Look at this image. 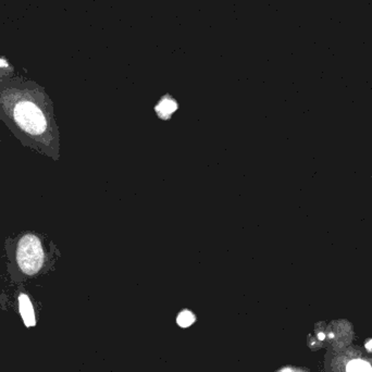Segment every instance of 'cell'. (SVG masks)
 <instances>
[{
    "label": "cell",
    "mask_w": 372,
    "mask_h": 372,
    "mask_svg": "<svg viewBox=\"0 0 372 372\" xmlns=\"http://www.w3.org/2000/svg\"><path fill=\"white\" fill-rule=\"evenodd\" d=\"M0 119L23 145L58 160L59 131L44 92L22 85L0 87Z\"/></svg>",
    "instance_id": "1"
},
{
    "label": "cell",
    "mask_w": 372,
    "mask_h": 372,
    "mask_svg": "<svg viewBox=\"0 0 372 372\" xmlns=\"http://www.w3.org/2000/svg\"><path fill=\"white\" fill-rule=\"evenodd\" d=\"M12 260L17 271L26 278L39 274L49 263L44 242L39 235L25 232L19 236L13 246Z\"/></svg>",
    "instance_id": "2"
},
{
    "label": "cell",
    "mask_w": 372,
    "mask_h": 372,
    "mask_svg": "<svg viewBox=\"0 0 372 372\" xmlns=\"http://www.w3.org/2000/svg\"><path fill=\"white\" fill-rule=\"evenodd\" d=\"M181 105L179 100L171 94H165L159 97L154 105V113L158 120L162 122H169L180 110Z\"/></svg>",
    "instance_id": "3"
},
{
    "label": "cell",
    "mask_w": 372,
    "mask_h": 372,
    "mask_svg": "<svg viewBox=\"0 0 372 372\" xmlns=\"http://www.w3.org/2000/svg\"><path fill=\"white\" fill-rule=\"evenodd\" d=\"M18 303H19V314L22 318L24 326L29 329L35 327L36 315L30 296L24 292H21L18 296Z\"/></svg>",
    "instance_id": "4"
},
{
    "label": "cell",
    "mask_w": 372,
    "mask_h": 372,
    "mask_svg": "<svg viewBox=\"0 0 372 372\" xmlns=\"http://www.w3.org/2000/svg\"><path fill=\"white\" fill-rule=\"evenodd\" d=\"M196 321V316L192 310L182 309L177 316V323L182 328H188Z\"/></svg>",
    "instance_id": "5"
},
{
    "label": "cell",
    "mask_w": 372,
    "mask_h": 372,
    "mask_svg": "<svg viewBox=\"0 0 372 372\" xmlns=\"http://www.w3.org/2000/svg\"><path fill=\"white\" fill-rule=\"evenodd\" d=\"M347 372H372L370 364L363 360H353L348 363Z\"/></svg>",
    "instance_id": "6"
},
{
    "label": "cell",
    "mask_w": 372,
    "mask_h": 372,
    "mask_svg": "<svg viewBox=\"0 0 372 372\" xmlns=\"http://www.w3.org/2000/svg\"><path fill=\"white\" fill-rule=\"evenodd\" d=\"M366 347H367V349H368V350L372 351V340H371V341H369V342L367 343V345H366Z\"/></svg>",
    "instance_id": "7"
},
{
    "label": "cell",
    "mask_w": 372,
    "mask_h": 372,
    "mask_svg": "<svg viewBox=\"0 0 372 372\" xmlns=\"http://www.w3.org/2000/svg\"><path fill=\"white\" fill-rule=\"evenodd\" d=\"M319 339H320V340H323V339H324V334H323V333H320V334H319Z\"/></svg>",
    "instance_id": "8"
}]
</instances>
